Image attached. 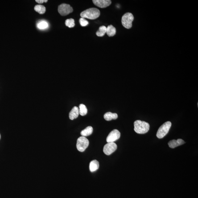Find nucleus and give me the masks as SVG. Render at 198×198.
<instances>
[{"mask_svg": "<svg viewBox=\"0 0 198 198\" xmlns=\"http://www.w3.org/2000/svg\"><path fill=\"white\" fill-rule=\"evenodd\" d=\"M135 131L139 134H144L150 130V124L144 121L137 120L134 123Z\"/></svg>", "mask_w": 198, "mask_h": 198, "instance_id": "nucleus-1", "label": "nucleus"}, {"mask_svg": "<svg viewBox=\"0 0 198 198\" xmlns=\"http://www.w3.org/2000/svg\"><path fill=\"white\" fill-rule=\"evenodd\" d=\"M100 15V10L96 8L88 9L80 13V16L81 18H86L90 20L97 19L99 18Z\"/></svg>", "mask_w": 198, "mask_h": 198, "instance_id": "nucleus-2", "label": "nucleus"}, {"mask_svg": "<svg viewBox=\"0 0 198 198\" xmlns=\"http://www.w3.org/2000/svg\"><path fill=\"white\" fill-rule=\"evenodd\" d=\"M171 126V123L170 121L165 122L158 129L156 134L157 137L159 139L164 137L168 133Z\"/></svg>", "mask_w": 198, "mask_h": 198, "instance_id": "nucleus-3", "label": "nucleus"}, {"mask_svg": "<svg viewBox=\"0 0 198 198\" xmlns=\"http://www.w3.org/2000/svg\"><path fill=\"white\" fill-rule=\"evenodd\" d=\"M134 20V17L131 13H125L121 18V23L124 27L129 29L132 26V22Z\"/></svg>", "mask_w": 198, "mask_h": 198, "instance_id": "nucleus-4", "label": "nucleus"}, {"mask_svg": "<svg viewBox=\"0 0 198 198\" xmlns=\"http://www.w3.org/2000/svg\"><path fill=\"white\" fill-rule=\"evenodd\" d=\"M89 144V141L88 139L85 137H80L77 140L76 144L77 150L80 152H84L88 147Z\"/></svg>", "mask_w": 198, "mask_h": 198, "instance_id": "nucleus-5", "label": "nucleus"}, {"mask_svg": "<svg viewBox=\"0 0 198 198\" xmlns=\"http://www.w3.org/2000/svg\"><path fill=\"white\" fill-rule=\"evenodd\" d=\"M58 11L60 15L65 16L72 13L73 11V9L69 5L63 3L59 6Z\"/></svg>", "mask_w": 198, "mask_h": 198, "instance_id": "nucleus-6", "label": "nucleus"}, {"mask_svg": "<svg viewBox=\"0 0 198 198\" xmlns=\"http://www.w3.org/2000/svg\"><path fill=\"white\" fill-rule=\"evenodd\" d=\"M117 149V145L114 142H109L104 146L103 152L105 154L109 155L116 151Z\"/></svg>", "mask_w": 198, "mask_h": 198, "instance_id": "nucleus-7", "label": "nucleus"}, {"mask_svg": "<svg viewBox=\"0 0 198 198\" xmlns=\"http://www.w3.org/2000/svg\"><path fill=\"white\" fill-rule=\"evenodd\" d=\"M121 137V133L117 129L112 131L109 133L106 138V141L109 142H114L119 139Z\"/></svg>", "mask_w": 198, "mask_h": 198, "instance_id": "nucleus-8", "label": "nucleus"}, {"mask_svg": "<svg viewBox=\"0 0 198 198\" xmlns=\"http://www.w3.org/2000/svg\"><path fill=\"white\" fill-rule=\"evenodd\" d=\"M92 2L96 6L101 8L107 7L112 3L110 0H93Z\"/></svg>", "mask_w": 198, "mask_h": 198, "instance_id": "nucleus-9", "label": "nucleus"}, {"mask_svg": "<svg viewBox=\"0 0 198 198\" xmlns=\"http://www.w3.org/2000/svg\"><path fill=\"white\" fill-rule=\"evenodd\" d=\"M79 114V108L77 106H74L72 110L69 113V119L71 120H73L78 117Z\"/></svg>", "mask_w": 198, "mask_h": 198, "instance_id": "nucleus-10", "label": "nucleus"}, {"mask_svg": "<svg viewBox=\"0 0 198 198\" xmlns=\"http://www.w3.org/2000/svg\"><path fill=\"white\" fill-rule=\"evenodd\" d=\"M118 118V115L116 113H112L108 112L104 115V118L106 121H110L112 120H116Z\"/></svg>", "mask_w": 198, "mask_h": 198, "instance_id": "nucleus-11", "label": "nucleus"}, {"mask_svg": "<svg viewBox=\"0 0 198 198\" xmlns=\"http://www.w3.org/2000/svg\"><path fill=\"white\" fill-rule=\"evenodd\" d=\"M99 163L97 160H92L90 164V170L91 172H94L98 169L99 168Z\"/></svg>", "mask_w": 198, "mask_h": 198, "instance_id": "nucleus-12", "label": "nucleus"}, {"mask_svg": "<svg viewBox=\"0 0 198 198\" xmlns=\"http://www.w3.org/2000/svg\"><path fill=\"white\" fill-rule=\"evenodd\" d=\"M48 24L44 20H42L39 21L37 23V27L39 30H44L48 28Z\"/></svg>", "mask_w": 198, "mask_h": 198, "instance_id": "nucleus-13", "label": "nucleus"}, {"mask_svg": "<svg viewBox=\"0 0 198 198\" xmlns=\"http://www.w3.org/2000/svg\"><path fill=\"white\" fill-rule=\"evenodd\" d=\"M107 35L109 37L114 36L116 34V29L112 25H110L106 28Z\"/></svg>", "mask_w": 198, "mask_h": 198, "instance_id": "nucleus-14", "label": "nucleus"}, {"mask_svg": "<svg viewBox=\"0 0 198 198\" xmlns=\"http://www.w3.org/2000/svg\"><path fill=\"white\" fill-rule=\"evenodd\" d=\"M93 130V128L92 126H88L84 130L82 131L81 132V135L83 137L88 136L92 134Z\"/></svg>", "mask_w": 198, "mask_h": 198, "instance_id": "nucleus-15", "label": "nucleus"}, {"mask_svg": "<svg viewBox=\"0 0 198 198\" xmlns=\"http://www.w3.org/2000/svg\"><path fill=\"white\" fill-rule=\"evenodd\" d=\"M34 10L40 14H44L46 11V7L43 5H36Z\"/></svg>", "mask_w": 198, "mask_h": 198, "instance_id": "nucleus-16", "label": "nucleus"}, {"mask_svg": "<svg viewBox=\"0 0 198 198\" xmlns=\"http://www.w3.org/2000/svg\"><path fill=\"white\" fill-rule=\"evenodd\" d=\"M106 32V27L105 26H102L99 28V30L96 32L98 36L102 37Z\"/></svg>", "mask_w": 198, "mask_h": 198, "instance_id": "nucleus-17", "label": "nucleus"}, {"mask_svg": "<svg viewBox=\"0 0 198 198\" xmlns=\"http://www.w3.org/2000/svg\"><path fill=\"white\" fill-rule=\"evenodd\" d=\"M79 114L82 116H84L88 113V109L86 106L84 104H80L79 106Z\"/></svg>", "mask_w": 198, "mask_h": 198, "instance_id": "nucleus-18", "label": "nucleus"}, {"mask_svg": "<svg viewBox=\"0 0 198 198\" xmlns=\"http://www.w3.org/2000/svg\"><path fill=\"white\" fill-rule=\"evenodd\" d=\"M65 24L66 26L70 28H73L75 26L74 20L72 18L67 19L65 21Z\"/></svg>", "mask_w": 198, "mask_h": 198, "instance_id": "nucleus-19", "label": "nucleus"}, {"mask_svg": "<svg viewBox=\"0 0 198 198\" xmlns=\"http://www.w3.org/2000/svg\"><path fill=\"white\" fill-rule=\"evenodd\" d=\"M168 145L169 147L171 148H175V147H177L178 146H180L177 140L175 139L170 141L168 142Z\"/></svg>", "mask_w": 198, "mask_h": 198, "instance_id": "nucleus-20", "label": "nucleus"}, {"mask_svg": "<svg viewBox=\"0 0 198 198\" xmlns=\"http://www.w3.org/2000/svg\"><path fill=\"white\" fill-rule=\"evenodd\" d=\"M79 22L81 26H87L88 24V21L84 18H80L79 20Z\"/></svg>", "mask_w": 198, "mask_h": 198, "instance_id": "nucleus-21", "label": "nucleus"}, {"mask_svg": "<svg viewBox=\"0 0 198 198\" xmlns=\"http://www.w3.org/2000/svg\"><path fill=\"white\" fill-rule=\"evenodd\" d=\"M177 140L178 141V143H179L180 145L184 144L185 143V141L183 139H179Z\"/></svg>", "mask_w": 198, "mask_h": 198, "instance_id": "nucleus-22", "label": "nucleus"}, {"mask_svg": "<svg viewBox=\"0 0 198 198\" xmlns=\"http://www.w3.org/2000/svg\"><path fill=\"white\" fill-rule=\"evenodd\" d=\"M47 1H48L47 0H36V2L39 4L43 3L44 2H47Z\"/></svg>", "mask_w": 198, "mask_h": 198, "instance_id": "nucleus-23", "label": "nucleus"}, {"mask_svg": "<svg viewBox=\"0 0 198 198\" xmlns=\"http://www.w3.org/2000/svg\"><path fill=\"white\" fill-rule=\"evenodd\" d=\"M0 138H1V134H0Z\"/></svg>", "mask_w": 198, "mask_h": 198, "instance_id": "nucleus-24", "label": "nucleus"}]
</instances>
